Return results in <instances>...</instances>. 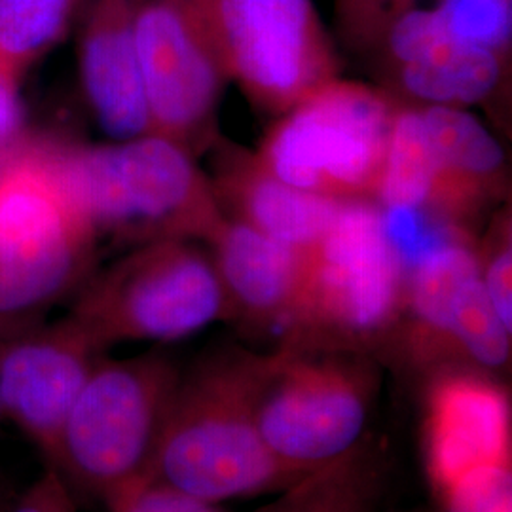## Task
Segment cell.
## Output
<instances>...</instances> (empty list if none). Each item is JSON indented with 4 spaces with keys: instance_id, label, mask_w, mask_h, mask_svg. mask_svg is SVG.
<instances>
[{
    "instance_id": "6da1fadb",
    "label": "cell",
    "mask_w": 512,
    "mask_h": 512,
    "mask_svg": "<svg viewBox=\"0 0 512 512\" xmlns=\"http://www.w3.org/2000/svg\"><path fill=\"white\" fill-rule=\"evenodd\" d=\"M262 357L228 344L183 370L154 475L211 503L279 494L304 478L275 458L256 427L253 399Z\"/></svg>"
},
{
    "instance_id": "7a4b0ae2",
    "label": "cell",
    "mask_w": 512,
    "mask_h": 512,
    "mask_svg": "<svg viewBox=\"0 0 512 512\" xmlns=\"http://www.w3.org/2000/svg\"><path fill=\"white\" fill-rule=\"evenodd\" d=\"M44 145L99 241L128 249L164 239L207 243L224 220L200 160L162 135Z\"/></svg>"
},
{
    "instance_id": "3957f363",
    "label": "cell",
    "mask_w": 512,
    "mask_h": 512,
    "mask_svg": "<svg viewBox=\"0 0 512 512\" xmlns=\"http://www.w3.org/2000/svg\"><path fill=\"white\" fill-rule=\"evenodd\" d=\"M99 238L46 150L0 152V340L35 327L97 268Z\"/></svg>"
},
{
    "instance_id": "277c9868",
    "label": "cell",
    "mask_w": 512,
    "mask_h": 512,
    "mask_svg": "<svg viewBox=\"0 0 512 512\" xmlns=\"http://www.w3.org/2000/svg\"><path fill=\"white\" fill-rule=\"evenodd\" d=\"M406 279L380 207L344 203L304 258L298 298L277 348L380 359L403 313Z\"/></svg>"
},
{
    "instance_id": "5b68a950",
    "label": "cell",
    "mask_w": 512,
    "mask_h": 512,
    "mask_svg": "<svg viewBox=\"0 0 512 512\" xmlns=\"http://www.w3.org/2000/svg\"><path fill=\"white\" fill-rule=\"evenodd\" d=\"M183 368L162 348L95 365L63 425L54 467L76 497L105 505L129 484L154 475Z\"/></svg>"
},
{
    "instance_id": "8992f818",
    "label": "cell",
    "mask_w": 512,
    "mask_h": 512,
    "mask_svg": "<svg viewBox=\"0 0 512 512\" xmlns=\"http://www.w3.org/2000/svg\"><path fill=\"white\" fill-rule=\"evenodd\" d=\"M65 315L105 351L126 342H177L230 319L209 249L188 239L129 247L95 268Z\"/></svg>"
},
{
    "instance_id": "52a82bcc",
    "label": "cell",
    "mask_w": 512,
    "mask_h": 512,
    "mask_svg": "<svg viewBox=\"0 0 512 512\" xmlns=\"http://www.w3.org/2000/svg\"><path fill=\"white\" fill-rule=\"evenodd\" d=\"M378 391L380 366L370 355L275 348L256 378V427L285 467L310 475L365 442Z\"/></svg>"
},
{
    "instance_id": "ba28073f",
    "label": "cell",
    "mask_w": 512,
    "mask_h": 512,
    "mask_svg": "<svg viewBox=\"0 0 512 512\" xmlns=\"http://www.w3.org/2000/svg\"><path fill=\"white\" fill-rule=\"evenodd\" d=\"M395 109L380 86L336 76L275 116L255 152L298 190L334 202H374Z\"/></svg>"
},
{
    "instance_id": "9c48e42d",
    "label": "cell",
    "mask_w": 512,
    "mask_h": 512,
    "mask_svg": "<svg viewBox=\"0 0 512 512\" xmlns=\"http://www.w3.org/2000/svg\"><path fill=\"white\" fill-rule=\"evenodd\" d=\"M258 110L274 116L340 76L313 0H173Z\"/></svg>"
},
{
    "instance_id": "30bf717a",
    "label": "cell",
    "mask_w": 512,
    "mask_h": 512,
    "mask_svg": "<svg viewBox=\"0 0 512 512\" xmlns=\"http://www.w3.org/2000/svg\"><path fill=\"white\" fill-rule=\"evenodd\" d=\"M135 38L150 133L200 160L222 135L226 74L173 0H135Z\"/></svg>"
},
{
    "instance_id": "8fae6325",
    "label": "cell",
    "mask_w": 512,
    "mask_h": 512,
    "mask_svg": "<svg viewBox=\"0 0 512 512\" xmlns=\"http://www.w3.org/2000/svg\"><path fill=\"white\" fill-rule=\"evenodd\" d=\"M105 355L67 315L0 340L4 421L35 444L46 465L54 461L78 393Z\"/></svg>"
},
{
    "instance_id": "7c38bea8",
    "label": "cell",
    "mask_w": 512,
    "mask_h": 512,
    "mask_svg": "<svg viewBox=\"0 0 512 512\" xmlns=\"http://www.w3.org/2000/svg\"><path fill=\"white\" fill-rule=\"evenodd\" d=\"M425 467L442 494L482 467L511 463V397L494 374L469 365L427 376Z\"/></svg>"
},
{
    "instance_id": "4fadbf2b",
    "label": "cell",
    "mask_w": 512,
    "mask_h": 512,
    "mask_svg": "<svg viewBox=\"0 0 512 512\" xmlns=\"http://www.w3.org/2000/svg\"><path fill=\"white\" fill-rule=\"evenodd\" d=\"M78 21V73L93 120L110 141L147 135L135 0H84Z\"/></svg>"
},
{
    "instance_id": "5bb4252c",
    "label": "cell",
    "mask_w": 512,
    "mask_h": 512,
    "mask_svg": "<svg viewBox=\"0 0 512 512\" xmlns=\"http://www.w3.org/2000/svg\"><path fill=\"white\" fill-rule=\"evenodd\" d=\"M209 179L228 219L308 255L327 234L342 202L298 190L274 175L255 150L220 135L207 152Z\"/></svg>"
},
{
    "instance_id": "9a60e30c",
    "label": "cell",
    "mask_w": 512,
    "mask_h": 512,
    "mask_svg": "<svg viewBox=\"0 0 512 512\" xmlns=\"http://www.w3.org/2000/svg\"><path fill=\"white\" fill-rule=\"evenodd\" d=\"M203 245L226 294L228 321L247 334L279 340L298 298L306 256L228 217Z\"/></svg>"
},
{
    "instance_id": "2e32d148",
    "label": "cell",
    "mask_w": 512,
    "mask_h": 512,
    "mask_svg": "<svg viewBox=\"0 0 512 512\" xmlns=\"http://www.w3.org/2000/svg\"><path fill=\"white\" fill-rule=\"evenodd\" d=\"M512 61L452 37L448 29L403 63L376 71L380 88L416 107H482L505 124L511 103Z\"/></svg>"
},
{
    "instance_id": "e0dca14e",
    "label": "cell",
    "mask_w": 512,
    "mask_h": 512,
    "mask_svg": "<svg viewBox=\"0 0 512 512\" xmlns=\"http://www.w3.org/2000/svg\"><path fill=\"white\" fill-rule=\"evenodd\" d=\"M478 275L475 241H454L423 256L408 270L403 313L380 359L429 376L459 365L454 308L465 281Z\"/></svg>"
},
{
    "instance_id": "ac0fdd59",
    "label": "cell",
    "mask_w": 512,
    "mask_h": 512,
    "mask_svg": "<svg viewBox=\"0 0 512 512\" xmlns=\"http://www.w3.org/2000/svg\"><path fill=\"white\" fill-rule=\"evenodd\" d=\"M418 112L444 173L471 200L488 213L511 202L505 147L475 114L450 107H418Z\"/></svg>"
},
{
    "instance_id": "d6986e66",
    "label": "cell",
    "mask_w": 512,
    "mask_h": 512,
    "mask_svg": "<svg viewBox=\"0 0 512 512\" xmlns=\"http://www.w3.org/2000/svg\"><path fill=\"white\" fill-rule=\"evenodd\" d=\"M384 486L382 454L365 440L346 458L300 478L256 512H374Z\"/></svg>"
},
{
    "instance_id": "ffe728a7",
    "label": "cell",
    "mask_w": 512,
    "mask_h": 512,
    "mask_svg": "<svg viewBox=\"0 0 512 512\" xmlns=\"http://www.w3.org/2000/svg\"><path fill=\"white\" fill-rule=\"evenodd\" d=\"M84 0H0V74L19 86L67 37Z\"/></svg>"
},
{
    "instance_id": "44dd1931",
    "label": "cell",
    "mask_w": 512,
    "mask_h": 512,
    "mask_svg": "<svg viewBox=\"0 0 512 512\" xmlns=\"http://www.w3.org/2000/svg\"><path fill=\"white\" fill-rule=\"evenodd\" d=\"M454 348L459 365L497 374L511 365L512 329L494 310L478 275L465 281L454 308Z\"/></svg>"
},
{
    "instance_id": "7402d4cb",
    "label": "cell",
    "mask_w": 512,
    "mask_h": 512,
    "mask_svg": "<svg viewBox=\"0 0 512 512\" xmlns=\"http://www.w3.org/2000/svg\"><path fill=\"white\" fill-rule=\"evenodd\" d=\"M448 33L512 61V0H439Z\"/></svg>"
},
{
    "instance_id": "603a6c76",
    "label": "cell",
    "mask_w": 512,
    "mask_h": 512,
    "mask_svg": "<svg viewBox=\"0 0 512 512\" xmlns=\"http://www.w3.org/2000/svg\"><path fill=\"white\" fill-rule=\"evenodd\" d=\"M476 238L478 281L501 321L512 329V207L499 205Z\"/></svg>"
},
{
    "instance_id": "cb8c5ba5",
    "label": "cell",
    "mask_w": 512,
    "mask_h": 512,
    "mask_svg": "<svg viewBox=\"0 0 512 512\" xmlns=\"http://www.w3.org/2000/svg\"><path fill=\"white\" fill-rule=\"evenodd\" d=\"M420 0H336V25L342 42L357 54L368 55L385 29Z\"/></svg>"
},
{
    "instance_id": "d4e9b609",
    "label": "cell",
    "mask_w": 512,
    "mask_h": 512,
    "mask_svg": "<svg viewBox=\"0 0 512 512\" xmlns=\"http://www.w3.org/2000/svg\"><path fill=\"white\" fill-rule=\"evenodd\" d=\"M440 495L446 512H512L511 463L476 469Z\"/></svg>"
},
{
    "instance_id": "484cf974",
    "label": "cell",
    "mask_w": 512,
    "mask_h": 512,
    "mask_svg": "<svg viewBox=\"0 0 512 512\" xmlns=\"http://www.w3.org/2000/svg\"><path fill=\"white\" fill-rule=\"evenodd\" d=\"M109 512H224L219 503L186 494L156 475H148L110 497Z\"/></svg>"
},
{
    "instance_id": "4316f807",
    "label": "cell",
    "mask_w": 512,
    "mask_h": 512,
    "mask_svg": "<svg viewBox=\"0 0 512 512\" xmlns=\"http://www.w3.org/2000/svg\"><path fill=\"white\" fill-rule=\"evenodd\" d=\"M76 501L78 497L67 480L46 465L29 488L14 495L6 512H76Z\"/></svg>"
},
{
    "instance_id": "83f0119b",
    "label": "cell",
    "mask_w": 512,
    "mask_h": 512,
    "mask_svg": "<svg viewBox=\"0 0 512 512\" xmlns=\"http://www.w3.org/2000/svg\"><path fill=\"white\" fill-rule=\"evenodd\" d=\"M18 88L0 74V152L14 147L25 137V114Z\"/></svg>"
},
{
    "instance_id": "f1b7e54d",
    "label": "cell",
    "mask_w": 512,
    "mask_h": 512,
    "mask_svg": "<svg viewBox=\"0 0 512 512\" xmlns=\"http://www.w3.org/2000/svg\"><path fill=\"white\" fill-rule=\"evenodd\" d=\"M14 495L16 494H14V490H12L10 482H8V478L0 471V512L8 511V507H10L12 499H14Z\"/></svg>"
},
{
    "instance_id": "f546056e",
    "label": "cell",
    "mask_w": 512,
    "mask_h": 512,
    "mask_svg": "<svg viewBox=\"0 0 512 512\" xmlns=\"http://www.w3.org/2000/svg\"><path fill=\"white\" fill-rule=\"evenodd\" d=\"M4 423V414H2V404H0V425Z\"/></svg>"
}]
</instances>
